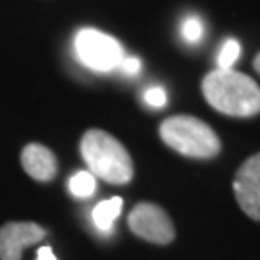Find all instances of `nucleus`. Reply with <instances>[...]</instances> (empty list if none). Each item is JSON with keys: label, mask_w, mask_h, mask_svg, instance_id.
Returning a JSON list of instances; mask_svg holds the SVG:
<instances>
[{"label": "nucleus", "mask_w": 260, "mask_h": 260, "mask_svg": "<svg viewBox=\"0 0 260 260\" xmlns=\"http://www.w3.org/2000/svg\"><path fill=\"white\" fill-rule=\"evenodd\" d=\"M203 94L214 110L233 118L260 114V87L249 75L233 68H218L203 79Z\"/></svg>", "instance_id": "nucleus-1"}, {"label": "nucleus", "mask_w": 260, "mask_h": 260, "mask_svg": "<svg viewBox=\"0 0 260 260\" xmlns=\"http://www.w3.org/2000/svg\"><path fill=\"white\" fill-rule=\"evenodd\" d=\"M81 156L91 174L112 185H125L133 177L129 152L116 137L103 129H89L81 137Z\"/></svg>", "instance_id": "nucleus-2"}, {"label": "nucleus", "mask_w": 260, "mask_h": 260, "mask_svg": "<svg viewBox=\"0 0 260 260\" xmlns=\"http://www.w3.org/2000/svg\"><path fill=\"white\" fill-rule=\"evenodd\" d=\"M160 137L170 149L189 158H214L222 145L214 129L195 116H172L160 123Z\"/></svg>", "instance_id": "nucleus-3"}, {"label": "nucleus", "mask_w": 260, "mask_h": 260, "mask_svg": "<svg viewBox=\"0 0 260 260\" xmlns=\"http://www.w3.org/2000/svg\"><path fill=\"white\" fill-rule=\"evenodd\" d=\"M74 47L77 58L94 72H112L120 68L125 56L118 39L91 27L77 31Z\"/></svg>", "instance_id": "nucleus-4"}, {"label": "nucleus", "mask_w": 260, "mask_h": 260, "mask_svg": "<svg viewBox=\"0 0 260 260\" xmlns=\"http://www.w3.org/2000/svg\"><path fill=\"white\" fill-rule=\"evenodd\" d=\"M127 223L137 237L154 245H168L176 237V228L166 210L152 203H139L131 210Z\"/></svg>", "instance_id": "nucleus-5"}, {"label": "nucleus", "mask_w": 260, "mask_h": 260, "mask_svg": "<svg viewBox=\"0 0 260 260\" xmlns=\"http://www.w3.org/2000/svg\"><path fill=\"white\" fill-rule=\"evenodd\" d=\"M233 193L243 212L260 222V152L239 166L233 179Z\"/></svg>", "instance_id": "nucleus-6"}, {"label": "nucleus", "mask_w": 260, "mask_h": 260, "mask_svg": "<svg viewBox=\"0 0 260 260\" xmlns=\"http://www.w3.org/2000/svg\"><path fill=\"white\" fill-rule=\"evenodd\" d=\"M45 228L35 222H8L0 228V260H21L23 249L45 239Z\"/></svg>", "instance_id": "nucleus-7"}, {"label": "nucleus", "mask_w": 260, "mask_h": 260, "mask_svg": "<svg viewBox=\"0 0 260 260\" xmlns=\"http://www.w3.org/2000/svg\"><path fill=\"white\" fill-rule=\"evenodd\" d=\"M21 166L25 170V174H29L37 181H52L58 174V160L54 152L39 143H29L27 147H23Z\"/></svg>", "instance_id": "nucleus-8"}, {"label": "nucleus", "mask_w": 260, "mask_h": 260, "mask_svg": "<svg viewBox=\"0 0 260 260\" xmlns=\"http://www.w3.org/2000/svg\"><path fill=\"white\" fill-rule=\"evenodd\" d=\"M123 208V199L120 197H112L108 201H103L93 208V223L104 233H110L114 228L116 218L121 214Z\"/></svg>", "instance_id": "nucleus-9"}, {"label": "nucleus", "mask_w": 260, "mask_h": 260, "mask_svg": "<svg viewBox=\"0 0 260 260\" xmlns=\"http://www.w3.org/2000/svg\"><path fill=\"white\" fill-rule=\"evenodd\" d=\"M96 189V181L91 172H77L72 179H70V191L72 195L79 197V199H87L91 197Z\"/></svg>", "instance_id": "nucleus-10"}, {"label": "nucleus", "mask_w": 260, "mask_h": 260, "mask_svg": "<svg viewBox=\"0 0 260 260\" xmlns=\"http://www.w3.org/2000/svg\"><path fill=\"white\" fill-rule=\"evenodd\" d=\"M239 54H241V47H239V43H237L235 39H228V41L223 43V47L220 48V54H218V66L223 68V70H230V68L237 62Z\"/></svg>", "instance_id": "nucleus-11"}, {"label": "nucleus", "mask_w": 260, "mask_h": 260, "mask_svg": "<svg viewBox=\"0 0 260 260\" xmlns=\"http://www.w3.org/2000/svg\"><path fill=\"white\" fill-rule=\"evenodd\" d=\"M205 35V27H203V21L201 18H195V16H191V18H187L183 21V25H181V37L185 43L189 45H197L201 39Z\"/></svg>", "instance_id": "nucleus-12"}, {"label": "nucleus", "mask_w": 260, "mask_h": 260, "mask_svg": "<svg viewBox=\"0 0 260 260\" xmlns=\"http://www.w3.org/2000/svg\"><path fill=\"white\" fill-rule=\"evenodd\" d=\"M143 99H145V103L149 104L150 108H164L168 103L166 91H164L162 87H158V85L149 87V89L145 91V94H143Z\"/></svg>", "instance_id": "nucleus-13"}, {"label": "nucleus", "mask_w": 260, "mask_h": 260, "mask_svg": "<svg viewBox=\"0 0 260 260\" xmlns=\"http://www.w3.org/2000/svg\"><path fill=\"white\" fill-rule=\"evenodd\" d=\"M120 70H121V74L133 77V75H137L141 72V60L137 56H123V60H121V64H120Z\"/></svg>", "instance_id": "nucleus-14"}, {"label": "nucleus", "mask_w": 260, "mask_h": 260, "mask_svg": "<svg viewBox=\"0 0 260 260\" xmlns=\"http://www.w3.org/2000/svg\"><path fill=\"white\" fill-rule=\"evenodd\" d=\"M37 260H56V256L50 247H41L37 251Z\"/></svg>", "instance_id": "nucleus-15"}, {"label": "nucleus", "mask_w": 260, "mask_h": 260, "mask_svg": "<svg viewBox=\"0 0 260 260\" xmlns=\"http://www.w3.org/2000/svg\"><path fill=\"white\" fill-rule=\"evenodd\" d=\"M254 70H256V74H260V52L256 54V58H254Z\"/></svg>", "instance_id": "nucleus-16"}]
</instances>
